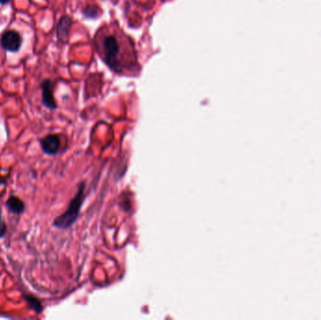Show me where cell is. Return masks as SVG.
I'll use <instances>...</instances> for the list:
<instances>
[{"label":"cell","mask_w":321,"mask_h":320,"mask_svg":"<svg viewBox=\"0 0 321 320\" xmlns=\"http://www.w3.org/2000/svg\"><path fill=\"white\" fill-rule=\"evenodd\" d=\"M94 44L100 57L116 74H137L140 67L133 41L118 24L103 25L98 29Z\"/></svg>","instance_id":"obj_1"},{"label":"cell","mask_w":321,"mask_h":320,"mask_svg":"<svg viewBox=\"0 0 321 320\" xmlns=\"http://www.w3.org/2000/svg\"><path fill=\"white\" fill-rule=\"evenodd\" d=\"M10 1H11V0H0V4H1V5H7V4L10 3Z\"/></svg>","instance_id":"obj_9"},{"label":"cell","mask_w":321,"mask_h":320,"mask_svg":"<svg viewBox=\"0 0 321 320\" xmlns=\"http://www.w3.org/2000/svg\"><path fill=\"white\" fill-rule=\"evenodd\" d=\"M83 14L87 18L95 17L97 15V9L93 7H86V9L83 11Z\"/></svg>","instance_id":"obj_8"},{"label":"cell","mask_w":321,"mask_h":320,"mask_svg":"<svg viewBox=\"0 0 321 320\" xmlns=\"http://www.w3.org/2000/svg\"><path fill=\"white\" fill-rule=\"evenodd\" d=\"M54 86L55 84L51 79H44L40 84L41 89V101L42 104L46 108L54 110L57 108L58 105L54 97Z\"/></svg>","instance_id":"obj_4"},{"label":"cell","mask_w":321,"mask_h":320,"mask_svg":"<svg viewBox=\"0 0 321 320\" xmlns=\"http://www.w3.org/2000/svg\"><path fill=\"white\" fill-rule=\"evenodd\" d=\"M84 189H85V186H84V184H82L80 188H79L78 194L71 202L68 210L64 212L61 216L56 219V221L54 223L55 226H57L58 228H68L73 223H75L76 219L78 217L81 206L83 203V199H84Z\"/></svg>","instance_id":"obj_2"},{"label":"cell","mask_w":321,"mask_h":320,"mask_svg":"<svg viewBox=\"0 0 321 320\" xmlns=\"http://www.w3.org/2000/svg\"><path fill=\"white\" fill-rule=\"evenodd\" d=\"M7 207L13 213L20 214V213H22L24 212L25 205H24L23 202L20 200L19 198L12 196L7 202Z\"/></svg>","instance_id":"obj_7"},{"label":"cell","mask_w":321,"mask_h":320,"mask_svg":"<svg viewBox=\"0 0 321 320\" xmlns=\"http://www.w3.org/2000/svg\"><path fill=\"white\" fill-rule=\"evenodd\" d=\"M23 43L21 35L16 30L9 29L4 31L0 38V45L7 52L17 53Z\"/></svg>","instance_id":"obj_3"},{"label":"cell","mask_w":321,"mask_h":320,"mask_svg":"<svg viewBox=\"0 0 321 320\" xmlns=\"http://www.w3.org/2000/svg\"><path fill=\"white\" fill-rule=\"evenodd\" d=\"M41 148L46 154H56L60 148V139L56 134H50L41 140Z\"/></svg>","instance_id":"obj_6"},{"label":"cell","mask_w":321,"mask_h":320,"mask_svg":"<svg viewBox=\"0 0 321 320\" xmlns=\"http://www.w3.org/2000/svg\"><path fill=\"white\" fill-rule=\"evenodd\" d=\"M72 18L68 15H64L59 19L57 26V37L59 42L65 43L69 40L70 29L72 27Z\"/></svg>","instance_id":"obj_5"}]
</instances>
